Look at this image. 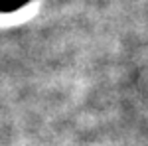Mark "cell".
I'll return each instance as SVG.
<instances>
[{"label": "cell", "instance_id": "obj_1", "mask_svg": "<svg viewBox=\"0 0 148 146\" xmlns=\"http://www.w3.org/2000/svg\"><path fill=\"white\" fill-rule=\"evenodd\" d=\"M30 0H0V12H14L26 6Z\"/></svg>", "mask_w": 148, "mask_h": 146}]
</instances>
